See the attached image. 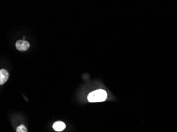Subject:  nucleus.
I'll use <instances>...</instances> for the list:
<instances>
[{
    "label": "nucleus",
    "instance_id": "f257e3e1",
    "mask_svg": "<svg viewBox=\"0 0 177 132\" xmlns=\"http://www.w3.org/2000/svg\"><path fill=\"white\" fill-rule=\"evenodd\" d=\"M107 97V93L103 89H98L90 93L87 96V99L90 102H104Z\"/></svg>",
    "mask_w": 177,
    "mask_h": 132
},
{
    "label": "nucleus",
    "instance_id": "f03ea898",
    "mask_svg": "<svg viewBox=\"0 0 177 132\" xmlns=\"http://www.w3.org/2000/svg\"><path fill=\"white\" fill-rule=\"evenodd\" d=\"M30 47V43L25 40H18L16 43V47L20 51H25Z\"/></svg>",
    "mask_w": 177,
    "mask_h": 132
},
{
    "label": "nucleus",
    "instance_id": "7ed1b4c3",
    "mask_svg": "<svg viewBox=\"0 0 177 132\" xmlns=\"http://www.w3.org/2000/svg\"><path fill=\"white\" fill-rule=\"evenodd\" d=\"M9 73L5 69H1L0 70V84H4L8 79Z\"/></svg>",
    "mask_w": 177,
    "mask_h": 132
},
{
    "label": "nucleus",
    "instance_id": "20e7f679",
    "mask_svg": "<svg viewBox=\"0 0 177 132\" xmlns=\"http://www.w3.org/2000/svg\"><path fill=\"white\" fill-rule=\"evenodd\" d=\"M53 129L57 132H61L64 130L66 125L62 121H57L53 124Z\"/></svg>",
    "mask_w": 177,
    "mask_h": 132
},
{
    "label": "nucleus",
    "instance_id": "39448f33",
    "mask_svg": "<svg viewBox=\"0 0 177 132\" xmlns=\"http://www.w3.org/2000/svg\"><path fill=\"white\" fill-rule=\"evenodd\" d=\"M16 132H27V128L24 125H21L16 128Z\"/></svg>",
    "mask_w": 177,
    "mask_h": 132
}]
</instances>
